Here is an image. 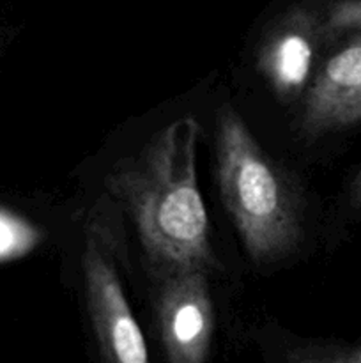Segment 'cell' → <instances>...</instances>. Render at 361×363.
<instances>
[{
  "label": "cell",
  "mask_w": 361,
  "mask_h": 363,
  "mask_svg": "<svg viewBox=\"0 0 361 363\" xmlns=\"http://www.w3.org/2000/svg\"><path fill=\"white\" fill-rule=\"evenodd\" d=\"M198 137L195 117L172 121L106 177V188L130 213L154 273L214 268L209 216L197 179Z\"/></svg>",
  "instance_id": "6da1fadb"
},
{
  "label": "cell",
  "mask_w": 361,
  "mask_h": 363,
  "mask_svg": "<svg viewBox=\"0 0 361 363\" xmlns=\"http://www.w3.org/2000/svg\"><path fill=\"white\" fill-rule=\"evenodd\" d=\"M216 163L222 201L251 261L271 264L292 254L303 233L299 195L230 106L218 113Z\"/></svg>",
  "instance_id": "7a4b0ae2"
},
{
  "label": "cell",
  "mask_w": 361,
  "mask_h": 363,
  "mask_svg": "<svg viewBox=\"0 0 361 363\" xmlns=\"http://www.w3.org/2000/svg\"><path fill=\"white\" fill-rule=\"evenodd\" d=\"M85 303L105 363H151L130 307L113 252L99 229H88L84 250Z\"/></svg>",
  "instance_id": "3957f363"
},
{
  "label": "cell",
  "mask_w": 361,
  "mask_h": 363,
  "mask_svg": "<svg viewBox=\"0 0 361 363\" xmlns=\"http://www.w3.org/2000/svg\"><path fill=\"white\" fill-rule=\"evenodd\" d=\"M207 272L168 269L156 277V315L168 363H205L214 332Z\"/></svg>",
  "instance_id": "277c9868"
},
{
  "label": "cell",
  "mask_w": 361,
  "mask_h": 363,
  "mask_svg": "<svg viewBox=\"0 0 361 363\" xmlns=\"http://www.w3.org/2000/svg\"><path fill=\"white\" fill-rule=\"evenodd\" d=\"M304 92L299 131L317 140L361 124V30L340 35Z\"/></svg>",
  "instance_id": "5b68a950"
},
{
  "label": "cell",
  "mask_w": 361,
  "mask_h": 363,
  "mask_svg": "<svg viewBox=\"0 0 361 363\" xmlns=\"http://www.w3.org/2000/svg\"><path fill=\"white\" fill-rule=\"evenodd\" d=\"M324 41H335L326 13L306 4L290 7L269 25L258 46L257 66L280 99L292 101L306 92Z\"/></svg>",
  "instance_id": "8992f818"
},
{
  "label": "cell",
  "mask_w": 361,
  "mask_h": 363,
  "mask_svg": "<svg viewBox=\"0 0 361 363\" xmlns=\"http://www.w3.org/2000/svg\"><path fill=\"white\" fill-rule=\"evenodd\" d=\"M41 240V234L21 216L0 209V261L20 257L30 252Z\"/></svg>",
  "instance_id": "52a82bcc"
},
{
  "label": "cell",
  "mask_w": 361,
  "mask_h": 363,
  "mask_svg": "<svg viewBox=\"0 0 361 363\" xmlns=\"http://www.w3.org/2000/svg\"><path fill=\"white\" fill-rule=\"evenodd\" d=\"M287 363H361V344L308 342L285 353Z\"/></svg>",
  "instance_id": "ba28073f"
},
{
  "label": "cell",
  "mask_w": 361,
  "mask_h": 363,
  "mask_svg": "<svg viewBox=\"0 0 361 363\" xmlns=\"http://www.w3.org/2000/svg\"><path fill=\"white\" fill-rule=\"evenodd\" d=\"M326 25L333 39L350 30H361V0L333 2L326 11Z\"/></svg>",
  "instance_id": "9c48e42d"
},
{
  "label": "cell",
  "mask_w": 361,
  "mask_h": 363,
  "mask_svg": "<svg viewBox=\"0 0 361 363\" xmlns=\"http://www.w3.org/2000/svg\"><path fill=\"white\" fill-rule=\"evenodd\" d=\"M350 199H353L354 204L361 206V167L354 177L353 184H350Z\"/></svg>",
  "instance_id": "30bf717a"
}]
</instances>
